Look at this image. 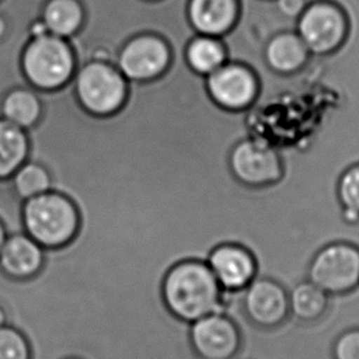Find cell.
<instances>
[{
    "label": "cell",
    "mask_w": 359,
    "mask_h": 359,
    "mask_svg": "<svg viewBox=\"0 0 359 359\" xmlns=\"http://www.w3.org/2000/svg\"><path fill=\"white\" fill-rule=\"evenodd\" d=\"M41 106L29 161L79 215L74 238L46 250L54 270L112 291L158 293L170 269L208 262L224 244L245 248L257 272L285 257L294 187L285 177L262 187L236 178L229 156L252 137L250 108L215 102L180 49L160 78L128 81L112 114L86 111L74 81L44 93Z\"/></svg>",
    "instance_id": "cell-1"
},
{
    "label": "cell",
    "mask_w": 359,
    "mask_h": 359,
    "mask_svg": "<svg viewBox=\"0 0 359 359\" xmlns=\"http://www.w3.org/2000/svg\"><path fill=\"white\" fill-rule=\"evenodd\" d=\"M222 292L208 262L196 260L175 265L163 282L167 309L188 325L210 314L222 313Z\"/></svg>",
    "instance_id": "cell-2"
},
{
    "label": "cell",
    "mask_w": 359,
    "mask_h": 359,
    "mask_svg": "<svg viewBox=\"0 0 359 359\" xmlns=\"http://www.w3.org/2000/svg\"><path fill=\"white\" fill-rule=\"evenodd\" d=\"M48 0H0V16L6 21V32L0 39V119L5 96L16 88L31 90L21 59L26 46L34 39V25L42 19Z\"/></svg>",
    "instance_id": "cell-3"
},
{
    "label": "cell",
    "mask_w": 359,
    "mask_h": 359,
    "mask_svg": "<svg viewBox=\"0 0 359 359\" xmlns=\"http://www.w3.org/2000/svg\"><path fill=\"white\" fill-rule=\"evenodd\" d=\"M25 229L42 248H58L74 238L79 215L73 203L55 191L29 198L22 209Z\"/></svg>",
    "instance_id": "cell-4"
},
{
    "label": "cell",
    "mask_w": 359,
    "mask_h": 359,
    "mask_svg": "<svg viewBox=\"0 0 359 359\" xmlns=\"http://www.w3.org/2000/svg\"><path fill=\"white\" fill-rule=\"evenodd\" d=\"M21 65L34 88L55 90L74 78L78 62L69 39L44 34L26 46Z\"/></svg>",
    "instance_id": "cell-5"
},
{
    "label": "cell",
    "mask_w": 359,
    "mask_h": 359,
    "mask_svg": "<svg viewBox=\"0 0 359 359\" xmlns=\"http://www.w3.org/2000/svg\"><path fill=\"white\" fill-rule=\"evenodd\" d=\"M296 32L314 57L339 52L348 39V14L334 0H313L296 19Z\"/></svg>",
    "instance_id": "cell-6"
},
{
    "label": "cell",
    "mask_w": 359,
    "mask_h": 359,
    "mask_svg": "<svg viewBox=\"0 0 359 359\" xmlns=\"http://www.w3.org/2000/svg\"><path fill=\"white\" fill-rule=\"evenodd\" d=\"M74 83L81 106L96 116L117 112L128 93V80L116 64L106 59H90L80 64Z\"/></svg>",
    "instance_id": "cell-7"
},
{
    "label": "cell",
    "mask_w": 359,
    "mask_h": 359,
    "mask_svg": "<svg viewBox=\"0 0 359 359\" xmlns=\"http://www.w3.org/2000/svg\"><path fill=\"white\" fill-rule=\"evenodd\" d=\"M175 44L165 36L144 31L129 36L116 50V65L128 81L145 83L168 70Z\"/></svg>",
    "instance_id": "cell-8"
},
{
    "label": "cell",
    "mask_w": 359,
    "mask_h": 359,
    "mask_svg": "<svg viewBox=\"0 0 359 359\" xmlns=\"http://www.w3.org/2000/svg\"><path fill=\"white\" fill-rule=\"evenodd\" d=\"M306 280L329 296H344L359 286V247L344 241L326 243L311 259Z\"/></svg>",
    "instance_id": "cell-9"
},
{
    "label": "cell",
    "mask_w": 359,
    "mask_h": 359,
    "mask_svg": "<svg viewBox=\"0 0 359 359\" xmlns=\"http://www.w3.org/2000/svg\"><path fill=\"white\" fill-rule=\"evenodd\" d=\"M239 309L248 324L262 331L280 329L291 318L288 291L264 277H254L239 291Z\"/></svg>",
    "instance_id": "cell-10"
},
{
    "label": "cell",
    "mask_w": 359,
    "mask_h": 359,
    "mask_svg": "<svg viewBox=\"0 0 359 359\" xmlns=\"http://www.w3.org/2000/svg\"><path fill=\"white\" fill-rule=\"evenodd\" d=\"M189 345L200 359H234L243 346L238 321L227 313H214L188 326Z\"/></svg>",
    "instance_id": "cell-11"
},
{
    "label": "cell",
    "mask_w": 359,
    "mask_h": 359,
    "mask_svg": "<svg viewBox=\"0 0 359 359\" xmlns=\"http://www.w3.org/2000/svg\"><path fill=\"white\" fill-rule=\"evenodd\" d=\"M210 96L221 107L241 111L252 106L259 91V80L250 65L229 59L206 76Z\"/></svg>",
    "instance_id": "cell-12"
},
{
    "label": "cell",
    "mask_w": 359,
    "mask_h": 359,
    "mask_svg": "<svg viewBox=\"0 0 359 359\" xmlns=\"http://www.w3.org/2000/svg\"><path fill=\"white\" fill-rule=\"evenodd\" d=\"M229 165L236 178L250 187L271 184L283 175L281 156L255 139L241 141L229 156Z\"/></svg>",
    "instance_id": "cell-13"
},
{
    "label": "cell",
    "mask_w": 359,
    "mask_h": 359,
    "mask_svg": "<svg viewBox=\"0 0 359 359\" xmlns=\"http://www.w3.org/2000/svg\"><path fill=\"white\" fill-rule=\"evenodd\" d=\"M187 20L195 34L224 39L241 21V0H188Z\"/></svg>",
    "instance_id": "cell-14"
},
{
    "label": "cell",
    "mask_w": 359,
    "mask_h": 359,
    "mask_svg": "<svg viewBox=\"0 0 359 359\" xmlns=\"http://www.w3.org/2000/svg\"><path fill=\"white\" fill-rule=\"evenodd\" d=\"M211 271L224 291H241L257 275V264L245 248L224 244L210 254L208 260Z\"/></svg>",
    "instance_id": "cell-15"
},
{
    "label": "cell",
    "mask_w": 359,
    "mask_h": 359,
    "mask_svg": "<svg viewBox=\"0 0 359 359\" xmlns=\"http://www.w3.org/2000/svg\"><path fill=\"white\" fill-rule=\"evenodd\" d=\"M311 54L294 31H280L272 34L264 46L262 63L273 73L294 75L302 73L311 60Z\"/></svg>",
    "instance_id": "cell-16"
},
{
    "label": "cell",
    "mask_w": 359,
    "mask_h": 359,
    "mask_svg": "<svg viewBox=\"0 0 359 359\" xmlns=\"http://www.w3.org/2000/svg\"><path fill=\"white\" fill-rule=\"evenodd\" d=\"M43 264V248L25 234H14L0 250V267L14 278H29Z\"/></svg>",
    "instance_id": "cell-17"
},
{
    "label": "cell",
    "mask_w": 359,
    "mask_h": 359,
    "mask_svg": "<svg viewBox=\"0 0 359 359\" xmlns=\"http://www.w3.org/2000/svg\"><path fill=\"white\" fill-rule=\"evenodd\" d=\"M88 16L83 0H48L44 5L42 21L48 34L72 39L81 34Z\"/></svg>",
    "instance_id": "cell-18"
},
{
    "label": "cell",
    "mask_w": 359,
    "mask_h": 359,
    "mask_svg": "<svg viewBox=\"0 0 359 359\" xmlns=\"http://www.w3.org/2000/svg\"><path fill=\"white\" fill-rule=\"evenodd\" d=\"M185 63L194 73L208 76L229 59V48L224 39L195 34L182 47Z\"/></svg>",
    "instance_id": "cell-19"
},
{
    "label": "cell",
    "mask_w": 359,
    "mask_h": 359,
    "mask_svg": "<svg viewBox=\"0 0 359 359\" xmlns=\"http://www.w3.org/2000/svg\"><path fill=\"white\" fill-rule=\"evenodd\" d=\"M291 318L303 324L320 321L330 308V296L309 280L297 283L288 292Z\"/></svg>",
    "instance_id": "cell-20"
},
{
    "label": "cell",
    "mask_w": 359,
    "mask_h": 359,
    "mask_svg": "<svg viewBox=\"0 0 359 359\" xmlns=\"http://www.w3.org/2000/svg\"><path fill=\"white\" fill-rule=\"evenodd\" d=\"M29 141L22 128L0 119V180H8L24 165Z\"/></svg>",
    "instance_id": "cell-21"
},
{
    "label": "cell",
    "mask_w": 359,
    "mask_h": 359,
    "mask_svg": "<svg viewBox=\"0 0 359 359\" xmlns=\"http://www.w3.org/2000/svg\"><path fill=\"white\" fill-rule=\"evenodd\" d=\"M41 111L39 97L31 90L24 88L10 91L1 103L3 117L22 129L34 126L41 117Z\"/></svg>",
    "instance_id": "cell-22"
},
{
    "label": "cell",
    "mask_w": 359,
    "mask_h": 359,
    "mask_svg": "<svg viewBox=\"0 0 359 359\" xmlns=\"http://www.w3.org/2000/svg\"><path fill=\"white\" fill-rule=\"evenodd\" d=\"M13 185L19 198L27 200L50 191V177L42 165L26 162L15 172Z\"/></svg>",
    "instance_id": "cell-23"
},
{
    "label": "cell",
    "mask_w": 359,
    "mask_h": 359,
    "mask_svg": "<svg viewBox=\"0 0 359 359\" xmlns=\"http://www.w3.org/2000/svg\"><path fill=\"white\" fill-rule=\"evenodd\" d=\"M336 196L342 209L359 214V162L341 173L336 183Z\"/></svg>",
    "instance_id": "cell-24"
},
{
    "label": "cell",
    "mask_w": 359,
    "mask_h": 359,
    "mask_svg": "<svg viewBox=\"0 0 359 359\" xmlns=\"http://www.w3.org/2000/svg\"><path fill=\"white\" fill-rule=\"evenodd\" d=\"M0 359H31L26 336L11 326L0 327Z\"/></svg>",
    "instance_id": "cell-25"
},
{
    "label": "cell",
    "mask_w": 359,
    "mask_h": 359,
    "mask_svg": "<svg viewBox=\"0 0 359 359\" xmlns=\"http://www.w3.org/2000/svg\"><path fill=\"white\" fill-rule=\"evenodd\" d=\"M332 359H359V327L341 332L332 345Z\"/></svg>",
    "instance_id": "cell-26"
},
{
    "label": "cell",
    "mask_w": 359,
    "mask_h": 359,
    "mask_svg": "<svg viewBox=\"0 0 359 359\" xmlns=\"http://www.w3.org/2000/svg\"><path fill=\"white\" fill-rule=\"evenodd\" d=\"M280 14L288 19L296 20L304 11L309 0H275Z\"/></svg>",
    "instance_id": "cell-27"
},
{
    "label": "cell",
    "mask_w": 359,
    "mask_h": 359,
    "mask_svg": "<svg viewBox=\"0 0 359 359\" xmlns=\"http://www.w3.org/2000/svg\"><path fill=\"white\" fill-rule=\"evenodd\" d=\"M341 216H342V219H344V222H346V224H357L359 222V214H357L355 211L342 209Z\"/></svg>",
    "instance_id": "cell-28"
},
{
    "label": "cell",
    "mask_w": 359,
    "mask_h": 359,
    "mask_svg": "<svg viewBox=\"0 0 359 359\" xmlns=\"http://www.w3.org/2000/svg\"><path fill=\"white\" fill-rule=\"evenodd\" d=\"M5 234H6V232H5L4 226L0 222V250H1V248H3L5 241H6L5 239Z\"/></svg>",
    "instance_id": "cell-29"
},
{
    "label": "cell",
    "mask_w": 359,
    "mask_h": 359,
    "mask_svg": "<svg viewBox=\"0 0 359 359\" xmlns=\"http://www.w3.org/2000/svg\"><path fill=\"white\" fill-rule=\"evenodd\" d=\"M5 32H6V21L4 18L0 16V39L4 36Z\"/></svg>",
    "instance_id": "cell-30"
},
{
    "label": "cell",
    "mask_w": 359,
    "mask_h": 359,
    "mask_svg": "<svg viewBox=\"0 0 359 359\" xmlns=\"http://www.w3.org/2000/svg\"><path fill=\"white\" fill-rule=\"evenodd\" d=\"M6 319H8V318H6V313H5L4 308L0 306V327L5 325Z\"/></svg>",
    "instance_id": "cell-31"
},
{
    "label": "cell",
    "mask_w": 359,
    "mask_h": 359,
    "mask_svg": "<svg viewBox=\"0 0 359 359\" xmlns=\"http://www.w3.org/2000/svg\"><path fill=\"white\" fill-rule=\"evenodd\" d=\"M142 1H145V3H158V1H162V0H142Z\"/></svg>",
    "instance_id": "cell-32"
},
{
    "label": "cell",
    "mask_w": 359,
    "mask_h": 359,
    "mask_svg": "<svg viewBox=\"0 0 359 359\" xmlns=\"http://www.w3.org/2000/svg\"><path fill=\"white\" fill-rule=\"evenodd\" d=\"M65 359H81V358H78V357H70V358H65Z\"/></svg>",
    "instance_id": "cell-33"
}]
</instances>
